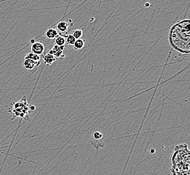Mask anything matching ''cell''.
I'll return each mask as SVG.
<instances>
[{
  "instance_id": "7a4b0ae2",
  "label": "cell",
  "mask_w": 190,
  "mask_h": 175,
  "mask_svg": "<svg viewBox=\"0 0 190 175\" xmlns=\"http://www.w3.org/2000/svg\"><path fill=\"white\" fill-rule=\"evenodd\" d=\"M29 104L27 103L26 97L24 96L22 100L14 102L13 104H11V108L9 110V112L12 114L13 118L20 117L24 119L26 121L29 120V113L30 112L29 109Z\"/></svg>"
},
{
  "instance_id": "ba28073f",
  "label": "cell",
  "mask_w": 190,
  "mask_h": 175,
  "mask_svg": "<svg viewBox=\"0 0 190 175\" xmlns=\"http://www.w3.org/2000/svg\"><path fill=\"white\" fill-rule=\"evenodd\" d=\"M42 59H43L45 64L47 65H52L53 63V62H55L57 59L53 55H51V54H49L48 53L42 57Z\"/></svg>"
},
{
  "instance_id": "e0dca14e",
  "label": "cell",
  "mask_w": 190,
  "mask_h": 175,
  "mask_svg": "<svg viewBox=\"0 0 190 175\" xmlns=\"http://www.w3.org/2000/svg\"><path fill=\"white\" fill-rule=\"evenodd\" d=\"M30 42L31 44L33 45V43H34V42H35V40L33 39H33H30Z\"/></svg>"
},
{
  "instance_id": "6da1fadb",
  "label": "cell",
  "mask_w": 190,
  "mask_h": 175,
  "mask_svg": "<svg viewBox=\"0 0 190 175\" xmlns=\"http://www.w3.org/2000/svg\"><path fill=\"white\" fill-rule=\"evenodd\" d=\"M189 20L173 25L169 32V42L173 49L183 53H189Z\"/></svg>"
},
{
  "instance_id": "5bb4252c",
  "label": "cell",
  "mask_w": 190,
  "mask_h": 175,
  "mask_svg": "<svg viewBox=\"0 0 190 175\" xmlns=\"http://www.w3.org/2000/svg\"><path fill=\"white\" fill-rule=\"evenodd\" d=\"M103 134L99 131H95L92 134V138L96 140H99L103 138Z\"/></svg>"
},
{
  "instance_id": "2e32d148",
  "label": "cell",
  "mask_w": 190,
  "mask_h": 175,
  "mask_svg": "<svg viewBox=\"0 0 190 175\" xmlns=\"http://www.w3.org/2000/svg\"><path fill=\"white\" fill-rule=\"evenodd\" d=\"M155 151H156V150H155L154 148H151V149L150 150V154H154V153H155Z\"/></svg>"
},
{
  "instance_id": "4fadbf2b",
  "label": "cell",
  "mask_w": 190,
  "mask_h": 175,
  "mask_svg": "<svg viewBox=\"0 0 190 175\" xmlns=\"http://www.w3.org/2000/svg\"><path fill=\"white\" fill-rule=\"evenodd\" d=\"M72 34L73 35V37L76 38V40H77V39H80V38H81V37H82L83 32L82 30L80 29H76L73 31Z\"/></svg>"
},
{
  "instance_id": "52a82bcc",
  "label": "cell",
  "mask_w": 190,
  "mask_h": 175,
  "mask_svg": "<svg viewBox=\"0 0 190 175\" xmlns=\"http://www.w3.org/2000/svg\"><path fill=\"white\" fill-rule=\"evenodd\" d=\"M56 30L61 33H65L68 31L69 24L65 21L59 22L56 24Z\"/></svg>"
},
{
  "instance_id": "30bf717a",
  "label": "cell",
  "mask_w": 190,
  "mask_h": 175,
  "mask_svg": "<svg viewBox=\"0 0 190 175\" xmlns=\"http://www.w3.org/2000/svg\"><path fill=\"white\" fill-rule=\"evenodd\" d=\"M73 46V48H74V49L76 50H80V49H83L84 47V41L81 39V38L76 40Z\"/></svg>"
},
{
  "instance_id": "277c9868",
  "label": "cell",
  "mask_w": 190,
  "mask_h": 175,
  "mask_svg": "<svg viewBox=\"0 0 190 175\" xmlns=\"http://www.w3.org/2000/svg\"><path fill=\"white\" fill-rule=\"evenodd\" d=\"M45 46L41 42H35L31 45V52L38 55H41L44 53Z\"/></svg>"
},
{
  "instance_id": "9a60e30c",
  "label": "cell",
  "mask_w": 190,
  "mask_h": 175,
  "mask_svg": "<svg viewBox=\"0 0 190 175\" xmlns=\"http://www.w3.org/2000/svg\"><path fill=\"white\" fill-rule=\"evenodd\" d=\"M29 109L30 111V112H33L36 110V107L34 106V105H31V106H29Z\"/></svg>"
},
{
  "instance_id": "9c48e42d",
  "label": "cell",
  "mask_w": 190,
  "mask_h": 175,
  "mask_svg": "<svg viewBox=\"0 0 190 175\" xmlns=\"http://www.w3.org/2000/svg\"><path fill=\"white\" fill-rule=\"evenodd\" d=\"M24 59H31V60L34 61V62H36V63H37V62H40L41 57H40V55H36V54H34V53L31 52V53H30L29 54H27V55L25 56Z\"/></svg>"
},
{
  "instance_id": "8fae6325",
  "label": "cell",
  "mask_w": 190,
  "mask_h": 175,
  "mask_svg": "<svg viewBox=\"0 0 190 175\" xmlns=\"http://www.w3.org/2000/svg\"><path fill=\"white\" fill-rule=\"evenodd\" d=\"M55 45L59 46L65 45V38L62 36H58L55 39Z\"/></svg>"
},
{
  "instance_id": "8992f818",
  "label": "cell",
  "mask_w": 190,
  "mask_h": 175,
  "mask_svg": "<svg viewBox=\"0 0 190 175\" xmlns=\"http://www.w3.org/2000/svg\"><path fill=\"white\" fill-rule=\"evenodd\" d=\"M45 36L46 37V38H47L48 39L53 40L55 39V38L59 36V33H58V31L55 28H48L45 31Z\"/></svg>"
},
{
  "instance_id": "3957f363",
  "label": "cell",
  "mask_w": 190,
  "mask_h": 175,
  "mask_svg": "<svg viewBox=\"0 0 190 175\" xmlns=\"http://www.w3.org/2000/svg\"><path fill=\"white\" fill-rule=\"evenodd\" d=\"M64 47H65V46H59L57 45H54L53 46V48L51 50H49L48 53L53 55L54 57L56 58V59H57V58H60L61 57H64L65 55L63 54Z\"/></svg>"
},
{
  "instance_id": "5b68a950",
  "label": "cell",
  "mask_w": 190,
  "mask_h": 175,
  "mask_svg": "<svg viewBox=\"0 0 190 175\" xmlns=\"http://www.w3.org/2000/svg\"><path fill=\"white\" fill-rule=\"evenodd\" d=\"M41 64V62H34V61L29 59H24V62H23V66H24V69L27 70H33L35 67H38Z\"/></svg>"
},
{
  "instance_id": "7c38bea8",
  "label": "cell",
  "mask_w": 190,
  "mask_h": 175,
  "mask_svg": "<svg viewBox=\"0 0 190 175\" xmlns=\"http://www.w3.org/2000/svg\"><path fill=\"white\" fill-rule=\"evenodd\" d=\"M65 38V43L68 45L73 46L76 41V38L73 37L72 34H68Z\"/></svg>"
}]
</instances>
